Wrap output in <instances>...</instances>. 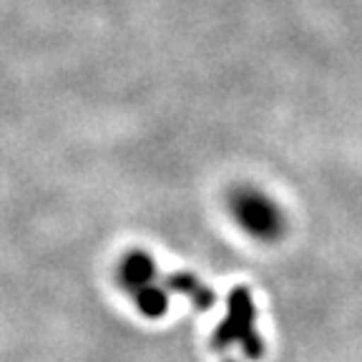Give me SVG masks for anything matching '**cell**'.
<instances>
[{"label":"cell","mask_w":362,"mask_h":362,"mask_svg":"<svg viewBox=\"0 0 362 362\" xmlns=\"http://www.w3.org/2000/svg\"><path fill=\"white\" fill-rule=\"evenodd\" d=\"M153 274V264L146 255H131L124 264V284L131 289L144 287V284L151 279Z\"/></svg>","instance_id":"4"},{"label":"cell","mask_w":362,"mask_h":362,"mask_svg":"<svg viewBox=\"0 0 362 362\" xmlns=\"http://www.w3.org/2000/svg\"><path fill=\"white\" fill-rule=\"evenodd\" d=\"M239 216L257 234H269L274 229V211L259 199H244V204L239 206Z\"/></svg>","instance_id":"2"},{"label":"cell","mask_w":362,"mask_h":362,"mask_svg":"<svg viewBox=\"0 0 362 362\" xmlns=\"http://www.w3.org/2000/svg\"><path fill=\"white\" fill-rule=\"evenodd\" d=\"M169 284L179 292H187L189 297L194 300V305L202 307V310H209L214 305V294H211L209 287H204L199 279H194L192 274H171Z\"/></svg>","instance_id":"3"},{"label":"cell","mask_w":362,"mask_h":362,"mask_svg":"<svg viewBox=\"0 0 362 362\" xmlns=\"http://www.w3.org/2000/svg\"><path fill=\"white\" fill-rule=\"evenodd\" d=\"M232 342H242L244 350L252 357H259L264 352L262 339L255 334V305H252V294H249L247 287H237L232 292V297H229V317L214 334L216 347H226Z\"/></svg>","instance_id":"1"},{"label":"cell","mask_w":362,"mask_h":362,"mask_svg":"<svg viewBox=\"0 0 362 362\" xmlns=\"http://www.w3.org/2000/svg\"><path fill=\"white\" fill-rule=\"evenodd\" d=\"M136 300H139V307H141L148 317H156L166 310V294L158 287H148V284H144V287L136 292Z\"/></svg>","instance_id":"5"}]
</instances>
